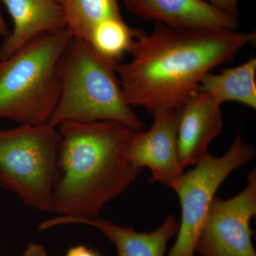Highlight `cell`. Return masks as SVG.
<instances>
[{"label":"cell","instance_id":"1","mask_svg":"<svg viewBox=\"0 0 256 256\" xmlns=\"http://www.w3.org/2000/svg\"><path fill=\"white\" fill-rule=\"evenodd\" d=\"M256 32L184 28L156 22L133 42L131 60L116 69L129 105L152 116L180 110L205 75L254 44Z\"/></svg>","mask_w":256,"mask_h":256},{"label":"cell","instance_id":"2","mask_svg":"<svg viewBox=\"0 0 256 256\" xmlns=\"http://www.w3.org/2000/svg\"><path fill=\"white\" fill-rule=\"evenodd\" d=\"M56 127L60 142L54 213L62 220L98 217L142 172L124 156L134 130L114 121L66 122Z\"/></svg>","mask_w":256,"mask_h":256},{"label":"cell","instance_id":"3","mask_svg":"<svg viewBox=\"0 0 256 256\" xmlns=\"http://www.w3.org/2000/svg\"><path fill=\"white\" fill-rule=\"evenodd\" d=\"M116 65L88 42L70 38L58 63L60 96L48 124L114 121L132 130H144L124 98Z\"/></svg>","mask_w":256,"mask_h":256},{"label":"cell","instance_id":"4","mask_svg":"<svg viewBox=\"0 0 256 256\" xmlns=\"http://www.w3.org/2000/svg\"><path fill=\"white\" fill-rule=\"evenodd\" d=\"M70 38L66 30L42 35L0 60V119L50 122L60 96L58 63Z\"/></svg>","mask_w":256,"mask_h":256},{"label":"cell","instance_id":"5","mask_svg":"<svg viewBox=\"0 0 256 256\" xmlns=\"http://www.w3.org/2000/svg\"><path fill=\"white\" fill-rule=\"evenodd\" d=\"M60 142L50 124L0 129V186L33 210L54 213Z\"/></svg>","mask_w":256,"mask_h":256},{"label":"cell","instance_id":"6","mask_svg":"<svg viewBox=\"0 0 256 256\" xmlns=\"http://www.w3.org/2000/svg\"><path fill=\"white\" fill-rule=\"evenodd\" d=\"M256 154L255 148L238 131L224 156L216 158L208 153L170 186L180 200L181 222L168 256H195L197 240L217 190L230 173L250 162Z\"/></svg>","mask_w":256,"mask_h":256},{"label":"cell","instance_id":"7","mask_svg":"<svg viewBox=\"0 0 256 256\" xmlns=\"http://www.w3.org/2000/svg\"><path fill=\"white\" fill-rule=\"evenodd\" d=\"M246 188L228 200L215 196L196 245L201 256H256L250 220L256 215V170Z\"/></svg>","mask_w":256,"mask_h":256},{"label":"cell","instance_id":"8","mask_svg":"<svg viewBox=\"0 0 256 256\" xmlns=\"http://www.w3.org/2000/svg\"><path fill=\"white\" fill-rule=\"evenodd\" d=\"M180 114L172 110L154 114L152 127L133 131L124 146V156L133 166L150 170L151 182L170 186L184 173L178 154Z\"/></svg>","mask_w":256,"mask_h":256},{"label":"cell","instance_id":"9","mask_svg":"<svg viewBox=\"0 0 256 256\" xmlns=\"http://www.w3.org/2000/svg\"><path fill=\"white\" fill-rule=\"evenodd\" d=\"M138 18L184 28L237 30L238 18L220 11L204 0H122Z\"/></svg>","mask_w":256,"mask_h":256},{"label":"cell","instance_id":"10","mask_svg":"<svg viewBox=\"0 0 256 256\" xmlns=\"http://www.w3.org/2000/svg\"><path fill=\"white\" fill-rule=\"evenodd\" d=\"M220 104L206 92H197L180 110L178 130V159L185 169L208 154L210 142L223 129Z\"/></svg>","mask_w":256,"mask_h":256},{"label":"cell","instance_id":"11","mask_svg":"<svg viewBox=\"0 0 256 256\" xmlns=\"http://www.w3.org/2000/svg\"><path fill=\"white\" fill-rule=\"evenodd\" d=\"M66 224H82L98 229L114 244L118 256H166L168 242L178 232V223L174 216H168L159 228L150 233L138 232L132 227L121 226L99 216L90 220L54 217L42 222L38 229L42 232Z\"/></svg>","mask_w":256,"mask_h":256},{"label":"cell","instance_id":"12","mask_svg":"<svg viewBox=\"0 0 256 256\" xmlns=\"http://www.w3.org/2000/svg\"><path fill=\"white\" fill-rule=\"evenodd\" d=\"M13 28L0 45V60L42 35L66 30L65 18L57 0H1Z\"/></svg>","mask_w":256,"mask_h":256},{"label":"cell","instance_id":"13","mask_svg":"<svg viewBox=\"0 0 256 256\" xmlns=\"http://www.w3.org/2000/svg\"><path fill=\"white\" fill-rule=\"evenodd\" d=\"M198 92H206L220 104L236 102L256 108V58L220 74L210 72L200 82Z\"/></svg>","mask_w":256,"mask_h":256},{"label":"cell","instance_id":"14","mask_svg":"<svg viewBox=\"0 0 256 256\" xmlns=\"http://www.w3.org/2000/svg\"><path fill=\"white\" fill-rule=\"evenodd\" d=\"M120 0H57L72 38L88 42L96 25L107 18H122Z\"/></svg>","mask_w":256,"mask_h":256},{"label":"cell","instance_id":"15","mask_svg":"<svg viewBox=\"0 0 256 256\" xmlns=\"http://www.w3.org/2000/svg\"><path fill=\"white\" fill-rule=\"evenodd\" d=\"M144 33L128 26L122 16L112 18L96 25L88 42L101 56L118 64L124 54L129 53L134 40Z\"/></svg>","mask_w":256,"mask_h":256},{"label":"cell","instance_id":"16","mask_svg":"<svg viewBox=\"0 0 256 256\" xmlns=\"http://www.w3.org/2000/svg\"><path fill=\"white\" fill-rule=\"evenodd\" d=\"M208 2L220 11L238 18L239 0H208Z\"/></svg>","mask_w":256,"mask_h":256},{"label":"cell","instance_id":"17","mask_svg":"<svg viewBox=\"0 0 256 256\" xmlns=\"http://www.w3.org/2000/svg\"><path fill=\"white\" fill-rule=\"evenodd\" d=\"M23 256H48L46 249L41 244L30 242L26 246Z\"/></svg>","mask_w":256,"mask_h":256},{"label":"cell","instance_id":"18","mask_svg":"<svg viewBox=\"0 0 256 256\" xmlns=\"http://www.w3.org/2000/svg\"><path fill=\"white\" fill-rule=\"evenodd\" d=\"M66 256H100L97 252L85 246H77L70 248Z\"/></svg>","mask_w":256,"mask_h":256},{"label":"cell","instance_id":"19","mask_svg":"<svg viewBox=\"0 0 256 256\" xmlns=\"http://www.w3.org/2000/svg\"><path fill=\"white\" fill-rule=\"evenodd\" d=\"M1 2V0H0ZM11 30L8 28L6 22H5L2 14L1 11H0V37H2L3 38H6V36H9Z\"/></svg>","mask_w":256,"mask_h":256},{"label":"cell","instance_id":"20","mask_svg":"<svg viewBox=\"0 0 256 256\" xmlns=\"http://www.w3.org/2000/svg\"><path fill=\"white\" fill-rule=\"evenodd\" d=\"M0 256H2L1 254H0Z\"/></svg>","mask_w":256,"mask_h":256}]
</instances>
